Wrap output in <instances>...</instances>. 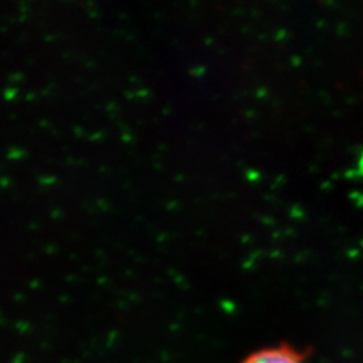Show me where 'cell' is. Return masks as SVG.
Here are the masks:
<instances>
[{
	"label": "cell",
	"instance_id": "obj_1",
	"mask_svg": "<svg viewBox=\"0 0 363 363\" xmlns=\"http://www.w3.org/2000/svg\"><path fill=\"white\" fill-rule=\"evenodd\" d=\"M241 363H306V353L289 344L257 350Z\"/></svg>",
	"mask_w": 363,
	"mask_h": 363
}]
</instances>
